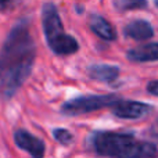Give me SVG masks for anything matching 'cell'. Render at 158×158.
<instances>
[{"label":"cell","mask_w":158,"mask_h":158,"mask_svg":"<svg viewBox=\"0 0 158 158\" xmlns=\"http://www.w3.org/2000/svg\"><path fill=\"white\" fill-rule=\"evenodd\" d=\"M89 25L90 29L98 36V38L104 39V40H115L117 39V32L112 28V25L107 21L106 18H103L101 15L93 14L89 18Z\"/></svg>","instance_id":"cell-10"},{"label":"cell","mask_w":158,"mask_h":158,"mask_svg":"<svg viewBox=\"0 0 158 158\" xmlns=\"http://www.w3.org/2000/svg\"><path fill=\"white\" fill-rule=\"evenodd\" d=\"M147 92L153 96H158V81H151L147 83Z\"/></svg>","instance_id":"cell-14"},{"label":"cell","mask_w":158,"mask_h":158,"mask_svg":"<svg viewBox=\"0 0 158 158\" xmlns=\"http://www.w3.org/2000/svg\"><path fill=\"white\" fill-rule=\"evenodd\" d=\"M153 111V107L142 101L118 100L112 106V112L121 119H139Z\"/></svg>","instance_id":"cell-5"},{"label":"cell","mask_w":158,"mask_h":158,"mask_svg":"<svg viewBox=\"0 0 158 158\" xmlns=\"http://www.w3.org/2000/svg\"><path fill=\"white\" fill-rule=\"evenodd\" d=\"M87 74L92 79L111 83L119 77V68L115 65H108V64H94L87 68Z\"/></svg>","instance_id":"cell-9"},{"label":"cell","mask_w":158,"mask_h":158,"mask_svg":"<svg viewBox=\"0 0 158 158\" xmlns=\"http://www.w3.org/2000/svg\"><path fill=\"white\" fill-rule=\"evenodd\" d=\"M36 46L27 21H18L0 50V94L7 100L31 75Z\"/></svg>","instance_id":"cell-1"},{"label":"cell","mask_w":158,"mask_h":158,"mask_svg":"<svg viewBox=\"0 0 158 158\" xmlns=\"http://www.w3.org/2000/svg\"><path fill=\"white\" fill-rule=\"evenodd\" d=\"M119 98L115 94H93V96H81V97L72 98L63 104L61 111L67 115H81L93 112L97 110L112 107Z\"/></svg>","instance_id":"cell-4"},{"label":"cell","mask_w":158,"mask_h":158,"mask_svg":"<svg viewBox=\"0 0 158 158\" xmlns=\"http://www.w3.org/2000/svg\"><path fill=\"white\" fill-rule=\"evenodd\" d=\"M154 3H156V6L158 7V0H154Z\"/></svg>","instance_id":"cell-16"},{"label":"cell","mask_w":158,"mask_h":158,"mask_svg":"<svg viewBox=\"0 0 158 158\" xmlns=\"http://www.w3.org/2000/svg\"><path fill=\"white\" fill-rule=\"evenodd\" d=\"M150 135H151V137H153V139L158 143V118H157L156 121H154L153 126H151V129H150Z\"/></svg>","instance_id":"cell-15"},{"label":"cell","mask_w":158,"mask_h":158,"mask_svg":"<svg viewBox=\"0 0 158 158\" xmlns=\"http://www.w3.org/2000/svg\"><path fill=\"white\" fill-rule=\"evenodd\" d=\"M19 0H0V11H8L14 8V6L18 3Z\"/></svg>","instance_id":"cell-13"},{"label":"cell","mask_w":158,"mask_h":158,"mask_svg":"<svg viewBox=\"0 0 158 158\" xmlns=\"http://www.w3.org/2000/svg\"><path fill=\"white\" fill-rule=\"evenodd\" d=\"M42 24L47 44L57 56H69L78 52L77 39L64 32L60 14L53 3H47L42 8Z\"/></svg>","instance_id":"cell-3"},{"label":"cell","mask_w":158,"mask_h":158,"mask_svg":"<svg viewBox=\"0 0 158 158\" xmlns=\"http://www.w3.org/2000/svg\"><path fill=\"white\" fill-rule=\"evenodd\" d=\"M147 0H117L115 6L121 11L128 10H142L147 7Z\"/></svg>","instance_id":"cell-11"},{"label":"cell","mask_w":158,"mask_h":158,"mask_svg":"<svg viewBox=\"0 0 158 158\" xmlns=\"http://www.w3.org/2000/svg\"><path fill=\"white\" fill-rule=\"evenodd\" d=\"M126 57L133 63H150L158 61V43H148L132 49L126 53Z\"/></svg>","instance_id":"cell-8"},{"label":"cell","mask_w":158,"mask_h":158,"mask_svg":"<svg viewBox=\"0 0 158 158\" xmlns=\"http://www.w3.org/2000/svg\"><path fill=\"white\" fill-rule=\"evenodd\" d=\"M92 147L98 156L122 158H150L157 157L154 144L136 140L132 135L118 132H96L92 136Z\"/></svg>","instance_id":"cell-2"},{"label":"cell","mask_w":158,"mask_h":158,"mask_svg":"<svg viewBox=\"0 0 158 158\" xmlns=\"http://www.w3.org/2000/svg\"><path fill=\"white\" fill-rule=\"evenodd\" d=\"M14 142L21 150L27 151L32 157L40 158L44 156V143L25 129H18L14 133Z\"/></svg>","instance_id":"cell-6"},{"label":"cell","mask_w":158,"mask_h":158,"mask_svg":"<svg viewBox=\"0 0 158 158\" xmlns=\"http://www.w3.org/2000/svg\"><path fill=\"white\" fill-rule=\"evenodd\" d=\"M53 136L61 144H69L74 140V136H72L71 132H68L67 129H54L53 131Z\"/></svg>","instance_id":"cell-12"},{"label":"cell","mask_w":158,"mask_h":158,"mask_svg":"<svg viewBox=\"0 0 158 158\" xmlns=\"http://www.w3.org/2000/svg\"><path fill=\"white\" fill-rule=\"evenodd\" d=\"M123 33L133 40H148L150 38H153L154 29L150 22L146 19H136L126 25Z\"/></svg>","instance_id":"cell-7"}]
</instances>
